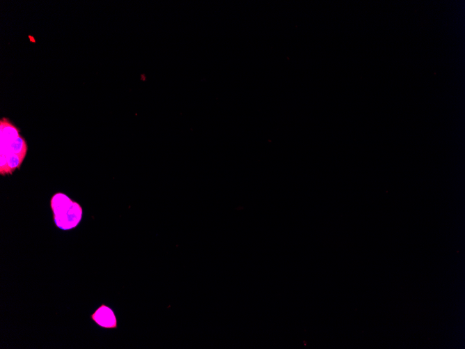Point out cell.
I'll use <instances>...</instances> for the list:
<instances>
[{
    "mask_svg": "<svg viewBox=\"0 0 465 349\" xmlns=\"http://www.w3.org/2000/svg\"><path fill=\"white\" fill-rule=\"evenodd\" d=\"M53 221L56 226L63 231L76 228L83 217L81 205L68 195L57 192L50 199Z\"/></svg>",
    "mask_w": 465,
    "mask_h": 349,
    "instance_id": "obj_2",
    "label": "cell"
},
{
    "mask_svg": "<svg viewBox=\"0 0 465 349\" xmlns=\"http://www.w3.org/2000/svg\"><path fill=\"white\" fill-rule=\"evenodd\" d=\"M0 175H11L19 169L26 155L28 146L19 130L7 118L0 121Z\"/></svg>",
    "mask_w": 465,
    "mask_h": 349,
    "instance_id": "obj_1",
    "label": "cell"
},
{
    "mask_svg": "<svg viewBox=\"0 0 465 349\" xmlns=\"http://www.w3.org/2000/svg\"><path fill=\"white\" fill-rule=\"evenodd\" d=\"M90 318L98 326L104 329L117 328V319L113 311L102 304L90 315Z\"/></svg>",
    "mask_w": 465,
    "mask_h": 349,
    "instance_id": "obj_3",
    "label": "cell"
}]
</instances>
